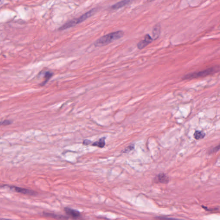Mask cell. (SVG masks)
I'll return each instance as SVG.
<instances>
[{"instance_id":"30bf717a","label":"cell","mask_w":220,"mask_h":220,"mask_svg":"<svg viewBox=\"0 0 220 220\" xmlns=\"http://www.w3.org/2000/svg\"><path fill=\"white\" fill-rule=\"evenodd\" d=\"M43 214L44 216H46V217H51V218H53V219H68V218L66 217V216L55 214L54 213L44 212L43 213Z\"/></svg>"},{"instance_id":"3957f363","label":"cell","mask_w":220,"mask_h":220,"mask_svg":"<svg viewBox=\"0 0 220 220\" xmlns=\"http://www.w3.org/2000/svg\"><path fill=\"white\" fill-rule=\"evenodd\" d=\"M220 68L219 66H215L210 68L206 69L204 70L199 72H193V73L188 74L183 77V80H191L193 79L198 78H204L214 75L215 73H218L219 71Z\"/></svg>"},{"instance_id":"7a4b0ae2","label":"cell","mask_w":220,"mask_h":220,"mask_svg":"<svg viewBox=\"0 0 220 220\" xmlns=\"http://www.w3.org/2000/svg\"><path fill=\"white\" fill-rule=\"evenodd\" d=\"M96 8H93L87 12L85 14L80 16V17L73 19V20H71L65 23V24L60 27L59 29V30H65L75 27V26H76L78 24L85 21L89 17H92L96 13Z\"/></svg>"},{"instance_id":"ba28073f","label":"cell","mask_w":220,"mask_h":220,"mask_svg":"<svg viewBox=\"0 0 220 220\" xmlns=\"http://www.w3.org/2000/svg\"><path fill=\"white\" fill-rule=\"evenodd\" d=\"M161 32V26L160 24H157L154 26L152 31L153 40L157 39L159 38Z\"/></svg>"},{"instance_id":"6da1fadb","label":"cell","mask_w":220,"mask_h":220,"mask_svg":"<svg viewBox=\"0 0 220 220\" xmlns=\"http://www.w3.org/2000/svg\"><path fill=\"white\" fill-rule=\"evenodd\" d=\"M124 32L122 31H114L102 36L101 38L96 41L94 45L96 47H101L110 44L123 37Z\"/></svg>"},{"instance_id":"9c48e42d","label":"cell","mask_w":220,"mask_h":220,"mask_svg":"<svg viewBox=\"0 0 220 220\" xmlns=\"http://www.w3.org/2000/svg\"><path fill=\"white\" fill-rule=\"evenodd\" d=\"M157 180L159 182L162 184H167L169 182V178L164 173H160L157 175Z\"/></svg>"},{"instance_id":"277c9868","label":"cell","mask_w":220,"mask_h":220,"mask_svg":"<svg viewBox=\"0 0 220 220\" xmlns=\"http://www.w3.org/2000/svg\"><path fill=\"white\" fill-rule=\"evenodd\" d=\"M4 186H8L11 190H13L17 192L22 193V194L29 195H35L37 194V192L33 191V190H29V189H26V188H22V187H18V186H10V185H5Z\"/></svg>"},{"instance_id":"9a60e30c","label":"cell","mask_w":220,"mask_h":220,"mask_svg":"<svg viewBox=\"0 0 220 220\" xmlns=\"http://www.w3.org/2000/svg\"><path fill=\"white\" fill-rule=\"evenodd\" d=\"M12 122L10 120H5L0 122V126H7L10 124Z\"/></svg>"},{"instance_id":"5b68a950","label":"cell","mask_w":220,"mask_h":220,"mask_svg":"<svg viewBox=\"0 0 220 220\" xmlns=\"http://www.w3.org/2000/svg\"><path fill=\"white\" fill-rule=\"evenodd\" d=\"M153 40V38L149 34H146L145 39L141 41L138 43V48L139 50L142 49L152 42Z\"/></svg>"},{"instance_id":"5bb4252c","label":"cell","mask_w":220,"mask_h":220,"mask_svg":"<svg viewBox=\"0 0 220 220\" xmlns=\"http://www.w3.org/2000/svg\"><path fill=\"white\" fill-rule=\"evenodd\" d=\"M134 148V145H130L127 147L126 148L124 151H123V153H128L129 152H131L132 150H133Z\"/></svg>"},{"instance_id":"8fae6325","label":"cell","mask_w":220,"mask_h":220,"mask_svg":"<svg viewBox=\"0 0 220 220\" xmlns=\"http://www.w3.org/2000/svg\"><path fill=\"white\" fill-rule=\"evenodd\" d=\"M53 75V73L51 71H46L45 73V75H44V80L41 84V86H43L46 85L48 81L50 79Z\"/></svg>"},{"instance_id":"52a82bcc","label":"cell","mask_w":220,"mask_h":220,"mask_svg":"<svg viewBox=\"0 0 220 220\" xmlns=\"http://www.w3.org/2000/svg\"><path fill=\"white\" fill-rule=\"evenodd\" d=\"M134 0H122L111 6L112 10H116L123 8L133 2Z\"/></svg>"},{"instance_id":"2e32d148","label":"cell","mask_w":220,"mask_h":220,"mask_svg":"<svg viewBox=\"0 0 220 220\" xmlns=\"http://www.w3.org/2000/svg\"><path fill=\"white\" fill-rule=\"evenodd\" d=\"M91 143V141L89 140H87V139L84 140V142H83V144L84 145H89Z\"/></svg>"},{"instance_id":"4fadbf2b","label":"cell","mask_w":220,"mask_h":220,"mask_svg":"<svg viewBox=\"0 0 220 220\" xmlns=\"http://www.w3.org/2000/svg\"><path fill=\"white\" fill-rule=\"evenodd\" d=\"M194 137L196 140H199L203 138L205 135V134L203 131L197 130L194 133Z\"/></svg>"},{"instance_id":"7c38bea8","label":"cell","mask_w":220,"mask_h":220,"mask_svg":"<svg viewBox=\"0 0 220 220\" xmlns=\"http://www.w3.org/2000/svg\"><path fill=\"white\" fill-rule=\"evenodd\" d=\"M105 137H102L100 138L98 141L95 142L92 144V145L93 146L98 147L100 148H103L105 147Z\"/></svg>"},{"instance_id":"8992f818","label":"cell","mask_w":220,"mask_h":220,"mask_svg":"<svg viewBox=\"0 0 220 220\" xmlns=\"http://www.w3.org/2000/svg\"><path fill=\"white\" fill-rule=\"evenodd\" d=\"M64 211L67 215L73 219H78L81 216V214L79 212L71 208H68V207H66L64 208Z\"/></svg>"}]
</instances>
